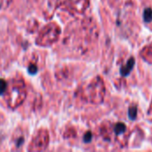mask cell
I'll use <instances>...</instances> for the list:
<instances>
[{
    "label": "cell",
    "instance_id": "cell-5",
    "mask_svg": "<svg viewBox=\"0 0 152 152\" xmlns=\"http://www.w3.org/2000/svg\"><path fill=\"white\" fill-rule=\"evenodd\" d=\"M126 126L123 123H118L114 127V132L118 135H120V134H124L126 132Z\"/></svg>",
    "mask_w": 152,
    "mask_h": 152
},
{
    "label": "cell",
    "instance_id": "cell-3",
    "mask_svg": "<svg viewBox=\"0 0 152 152\" xmlns=\"http://www.w3.org/2000/svg\"><path fill=\"white\" fill-rule=\"evenodd\" d=\"M49 141H50V137H49L48 131L46 129H41L36 134V135L32 139L28 151H45L49 144Z\"/></svg>",
    "mask_w": 152,
    "mask_h": 152
},
{
    "label": "cell",
    "instance_id": "cell-10",
    "mask_svg": "<svg viewBox=\"0 0 152 152\" xmlns=\"http://www.w3.org/2000/svg\"><path fill=\"white\" fill-rule=\"evenodd\" d=\"M37 66H36L35 64H31V65L28 67V72H29L30 74H35V73L37 72Z\"/></svg>",
    "mask_w": 152,
    "mask_h": 152
},
{
    "label": "cell",
    "instance_id": "cell-1",
    "mask_svg": "<svg viewBox=\"0 0 152 152\" xmlns=\"http://www.w3.org/2000/svg\"><path fill=\"white\" fill-rule=\"evenodd\" d=\"M6 103L9 108L14 110L18 108L27 96L25 84L22 78L15 77L11 79L6 89Z\"/></svg>",
    "mask_w": 152,
    "mask_h": 152
},
{
    "label": "cell",
    "instance_id": "cell-9",
    "mask_svg": "<svg viewBox=\"0 0 152 152\" xmlns=\"http://www.w3.org/2000/svg\"><path fill=\"white\" fill-rule=\"evenodd\" d=\"M92 137H93V135H92V133L91 132H87L86 134H85V136H84V142H90L91 141H92Z\"/></svg>",
    "mask_w": 152,
    "mask_h": 152
},
{
    "label": "cell",
    "instance_id": "cell-8",
    "mask_svg": "<svg viewBox=\"0 0 152 152\" xmlns=\"http://www.w3.org/2000/svg\"><path fill=\"white\" fill-rule=\"evenodd\" d=\"M7 86H8V83L4 79L0 78V95L5 94Z\"/></svg>",
    "mask_w": 152,
    "mask_h": 152
},
{
    "label": "cell",
    "instance_id": "cell-2",
    "mask_svg": "<svg viewBox=\"0 0 152 152\" xmlns=\"http://www.w3.org/2000/svg\"><path fill=\"white\" fill-rule=\"evenodd\" d=\"M61 35V28L54 22L46 24L38 33L36 44L39 46H50L54 44Z\"/></svg>",
    "mask_w": 152,
    "mask_h": 152
},
{
    "label": "cell",
    "instance_id": "cell-7",
    "mask_svg": "<svg viewBox=\"0 0 152 152\" xmlns=\"http://www.w3.org/2000/svg\"><path fill=\"white\" fill-rule=\"evenodd\" d=\"M128 117L131 120H135L137 118V108L136 106H132L128 110Z\"/></svg>",
    "mask_w": 152,
    "mask_h": 152
},
{
    "label": "cell",
    "instance_id": "cell-4",
    "mask_svg": "<svg viewBox=\"0 0 152 152\" xmlns=\"http://www.w3.org/2000/svg\"><path fill=\"white\" fill-rule=\"evenodd\" d=\"M134 64H135V60H134V57H131L128 60V61L126 62V64L120 69V74H121V76H123V77L129 76L130 73H131V71H132V69H133V68H134Z\"/></svg>",
    "mask_w": 152,
    "mask_h": 152
},
{
    "label": "cell",
    "instance_id": "cell-6",
    "mask_svg": "<svg viewBox=\"0 0 152 152\" xmlns=\"http://www.w3.org/2000/svg\"><path fill=\"white\" fill-rule=\"evenodd\" d=\"M143 20L145 22L152 21V10L151 8H147L143 12Z\"/></svg>",
    "mask_w": 152,
    "mask_h": 152
}]
</instances>
